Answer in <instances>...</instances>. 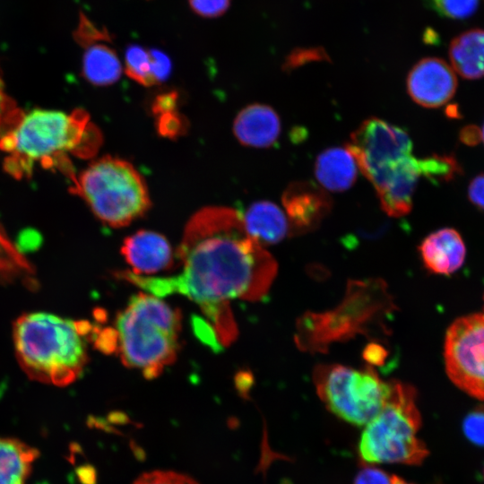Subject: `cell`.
<instances>
[{
    "label": "cell",
    "mask_w": 484,
    "mask_h": 484,
    "mask_svg": "<svg viewBox=\"0 0 484 484\" xmlns=\"http://www.w3.org/2000/svg\"><path fill=\"white\" fill-rule=\"evenodd\" d=\"M179 119L172 115V111L161 114L159 128L165 135H173L179 131Z\"/></svg>",
    "instance_id": "cell-34"
},
{
    "label": "cell",
    "mask_w": 484,
    "mask_h": 484,
    "mask_svg": "<svg viewBox=\"0 0 484 484\" xmlns=\"http://www.w3.org/2000/svg\"><path fill=\"white\" fill-rule=\"evenodd\" d=\"M451 66L462 77H484V30L471 29L456 36L450 43Z\"/></svg>",
    "instance_id": "cell-19"
},
{
    "label": "cell",
    "mask_w": 484,
    "mask_h": 484,
    "mask_svg": "<svg viewBox=\"0 0 484 484\" xmlns=\"http://www.w3.org/2000/svg\"><path fill=\"white\" fill-rule=\"evenodd\" d=\"M316 393L338 418L355 426H366L381 411L389 393L371 367L361 369L340 364H319L313 372Z\"/></svg>",
    "instance_id": "cell-8"
},
{
    "label": "cell",
    "mask_w": 484,
    "mask_h": 484,
    "mask_svg": "<svg viewBox=\"0 0 484 484\" xmlns=\"http://www.w3.org/2000/svg\"><path fill=\"white\" fill-rule=\"evenodd\" d=\"M107 420L110 424H114V425L133 424L134 426H136V427L138 426L142 427L141 424H137L134 422L126 413L121 411H114L109 412L107 416Z\"/></svg>",
    "instance_id": "cell-38"
},
{
    "label": "cell",
    "mask_w": 484,
    "mask_h": 484,
    "mask_svg": "<svg viewBox=\"0 0 484 484\" xmlns=\"http://www.w3.org/2000/svg\"><path fill=\"white\" fill-rule=\"evenodd\" d=\"M419 252L425 266L437 274H450L458 270L466 254L460 234L450 228L429 234L422 241Z\"/></svg>",
    "instance_id": "cell-16"
},
{
    "label": "cell",
    "mask_w": 484,
    "mask_h": 484,
    "mask_svg": "<svg viewBox=\"0 0 484 484\" xmlns=\"http://www.w3.org/2000/svg\"><path fill=\"white\" fill-rule=\"evenodd\" d=\"M73 38L80 45L86 48L99 40L110 42L112 39L111 34L105 27L100 29L82 12L80 13L78 27L73 32Z\"/></svg>",
    "instance_id": "cell-25"
},
{
    "label": "cell",
    "mask_w": 484,
    "mask_h": 484,
    "mask_svg": "<svg viewBox=\"0 0 484 484\" xmlns=\"http://www.w3.org/2000/svg\"><path fill=\"white\" fill-rule=\"evenodd\" d=\"M96 330L88 321L45 312L24 314L13 326L16 358L30 378L65 386L82 374L88 359V340Z\"/></svg>",
    "instance_id": "cell-2"
},
{
    "label": "cell",
    "mask_w": 484,
    "mask_h": 484,
    "mask_svg": "<svg viewBox=\"0 0 484 484\" xmlns=\"http://www.w3.org/2000/svg\"><path fill=\"white\" fill-rule=\"evenodd\" d=\"M125 63L128 77L144 86L156 84L151 70L149 50L140 45L130 44L125 52Z\"/></svg>",
    "instance_id": "cell-23"
},
{
    "label": "cell",
    "mask_w": 484,
    "mask_h": 484,
    "mask_svg": "<svg viewBox=\"0 0 484 484\" xmlns=\"http://www.w3.org/2000/svg\"><path fill=\"white\" fill-rule=\"evenodd\" d=\"M242 219L247 233L262 246L278 243L290 235L286 214L272 202L254 203Z\"/></svg>",
    "instance_id": "cell-18"
},
{
    "label": "cell",
    "mask_w": 484,
    "mask_h": 484,
    "mask_svg": "<svg viewBox=\"0 0 484 484\" xmlns=\"http://www.w3.org/2000/svg\"><path fill=\"white\" fill-rule=\"evenodd\" d=\"M342 303L333 311L306 314L298 324L296 341L304 350L323 351L333 341L365 333L377 315L393 308L385 284L379 280L349 283Z\"/></svg>",
    "instance_id": "cell-7"
},
{
    "label": "cell",
    "mask_w": 484,
    "mask_h": 484,
    "mask_svg": "<svg viewBox=\"0 0 484 484\" xmlns=\"http://www.w3.org/2000/svg\"><path fill=\"white\" fill-rule=\"evenodd\" d=\"M133 484H200L190 476L173 471H152L140 475Z\"/></svg>",
    "instance_id": "cell-26"
},
{
    "label": "cell",
    "mask_w": 484,
    "mask_h": 484,
    "mask_svg": "<svg viewBox=\"0 0 484 484\" xmlns=\"http://www.w3.org/2000/svg\"><path fill=\"white\" fill-rule=\"evenodd\" d=\"M88 424L91 427L98 428L108 433L122 435L121 432L110 425L107 419L93 417L91 419L88 420Z\"/></svg>",
    "instance_id": "cell-39"
},
{
    "label": "cell",
    "mask_w": 484,
    "mask_h": 484,
    "mask_svg": "<svg viewBox=\"0 0 484 484\" xmlns=\"http://www.w3.org/2000/svg\"><path fill=\"white\" fill-rule=\"evenodd\" d=\"M457 88L455 72L444 60L426 57L410 71L407 89L411 99L426 108H437L448 102Z\"/></svg>",
    "instance_id": "cell-12"
},
{
    "label": "cell",
    "mask_w": 484,
    "mask_h": 484,
    "mask_svg": "<svg viewBox=\"0 0 484 484\" xmlns=\"http://www.w3.org/2000/svg\"><path fill=\"white\" fill-rule=\"evenodd\" d=\"M459 138L464 144L475 146L482 141L481 130L475 125H466L461 129Z\"/></svg>",
    "instance_id": "cell-33"
},
{
    "label": "cell",
    "mask_w": 484,
    "mask_h": 484,
    "mask_svg": "<svg viewBox=\"0 0 484 484\" xmlns=\"http://www.w3.org/2000/svg\"><path fill=\"white\" fill-rule=\"evenodd\" d=\"M281 201L291 236L315 230L332 208V200L324 189L308 181L290 184Z\"/></svg>",
    "instance_id": "cell-11"
},
{
    "label": "cell",
    "mask_w": 484,
    "mask_h": 484,
    "mask_svg": "<svg viewBox=\"0 0 484 484\" xmlns=\"http://www.w3.org/2000/svg\"><path fill=\"white\" fill-rule=\"evenodd\" d=\"M433 8L442 16L450 19H466L478 9L480 0H430Z\"/></svg>",
    "instance_id": "cell-24"
},
{
    "label": "cell",
    "mask_w": 484,
    "mask_h": 484,
    "mask_svg": "<svg viewBox=\"0 0 484 484\" xmlns=\"http://www.w3.org/2000/svg\"><path fill=\"white\" fill-rule=\"evenodd\" d=\"M121 253L134 274L150 276L169 269L174 264L171 246L166 238L150 230L127 237Z\"/></svg>",
    "instance_id": "cell-13"
},
{
    "label": "cell",
    "mask_w": 484,
    "mask_h": 484,
    "mask_svg": "<svg viewBox=\"0 0 484 484\" xmlns=\"http://www.w3.org/2000/svg\"><path fill=\"white\" fill-rule=\"evenodd\" d=\"M323 56L321 53H317L315 49L314 50H306L301 51L299 50L298 53H295L294 55H291L287 62L286 66L288 68H292L297 65H302L307 60H315V59H322Z\"/></svg>",
    "instance_id": "cell-35"
},
{
    "label": "cell",
    "mask_w": 484,
    "mask_h": 484,
    "mask_svg": "<svg viewBox=\"0 0 484 484\" xmlns=\"http://www.w3.org/2000/svg\"><path fill=\"white\" fill-rule=\"evenodd\" d=\"M37 449L10 437L0 436V484H25Z\"/></svg>",
    "instance_id": "cell-20"
},
{
    "label": "cell",
    "mask_w": 484,
    "mask_h": 484,
    "mask_svg": "<svg viewBox=\"0 0 484 484\" xmlns=\"http://www.w3.org/2000/svg\"><path fill=\"white\" fill-rule=\"evenodd\" d=\"M100 141V133L82 109L69 115L35 109L22 115L14 128L0 140V149L12 153L6 160L7 170L22 176L31 169L34 161L50 164L68 151L90 157L98 150Z\"/></svg>",
    "instance_id": "cell-4"
},
{
    "label": "cell",
    "mask_w": 484,
    "mask_h": 484,
    "mask_svg": "<svg viewBox=\"0 0 484 484\" xmlns=\"http://www.w3.org/2000/svg\"><path fill=\"white\" fill-rule=\"evenodd\" d=\"M76 472L82 484H97V471L92 465H82L77 469Z\"/></svg>",
    "instance_id": "cell-37"
},
{
    "label": "cell",
    "mask_w": 484,
    "mask_h": 484,
    "mask_svg": "<svg viewBox=\"0 0 484 484\" xmlns=\"http://www.w3.org/2000/svg\"><path fill=\"white\" fill-rule=\"evenodd\" d=\"M233 132L243 145L270 147L280 135V117L267 105H249L238 114L233 124Z\"/></svg>",
    "instance_id": "cell-15"
},
{
    "label": "cell",
    "mask_w": 484,
    "mask_h": 484,
    "mask_svg": "<svg viewBox=\"0 0 484 484\" xmlns=\"http://www.w3.org/2000/svg\"><path fill=\"white\" fill-rule=\"evenodd\" d=\"M177 258L182 269L170 277L130 271L118 276L158 298L180 293L196 303L218 342L234 341L237 325L229 301L265 297L277 274L273 256L246 231L242 215L222 206H208L188 220Z\"/></svg>",
    "instance_id": "cell-1"
},
{
    "label": "cell",
    "mask_w": 484,
    "mask_h": 484,
    "mask_svg": "<svg viewBox=\"0 0 484 484\" xmlns=\"http://www.w3.org/2000/svg\"><path fill=\"white\" fill-rule=\"evenodd\" d=\"M469 200L484 211V174L475 177L468 186Z\"/></svg>",
    "instance_id": "cell-32"
},
{
    "label": "cell",
    "mask_w": 484,
    "mask_h": 484,
    "mask_svg": "<svg viewBox=\"0 0 484 484\" xmlns=\"http://www.w3.org/2000/svg\"><path fill=\"white\" fill-rule=\"evenodd\" d=\"M176 98L174 93L160 96L153 105V111L160 114L173 111L176 104Z\"/></svg>",
    "instance_id": "cell-36"
},
{
    "label": "cell",
    "mask_w": 484,
    "mask_h": 484,
    "mask_svg": "<svg viewBox=\"0 0 484 484\" xmlns=\"http://www.w3.org/2000/svg\"><path fill=\"white\" fill-rule=\"evenodd\" d=\"M445 361L454 385L484 400V314L470 315L453 323L445 336Z\"/></svg>",
    "instance_id": "cell-10"
},
{
    "label": "cell",
    "mask_w": 484,
    "mask_h": 484,
    "mask_svg": "<svg viewBox=\"0 0 484 484\" xmlns=\"http://www.w3.org/2000/svg\"><path fill=\"white\" fill-rule=\"evenodd\" d=\"M420 427L414 387L398 380L389 381V393L381 411L361 434L360 459L366 463L420 464L428 454L417 436Z\"/></svg>",
    "instance_id": "cell-5"
},
{
    "label": "cell",
    "mask_w": 484,
    "mask_h": 484,
    "mask_svg": "<svg viewBox=\"0 0 484 484\" xmlns=\"http://www.w3.org/2000/svg\"><path fill=\"white\" fill-rule=\"evenodd\" d=\"M463 431L470 441L484 446V406L467 415L463 421Z\"/></svg>",
    "instance_id": "cell-28"
},
{
    "label": "cell",
    "mask_w": 484,
    "mask_h": 484,
    "mask_svg": "<svg viewBox=\"0 0 484 484\" xmlns=\"http://www.w3.org/2000/svg\"><path fill=\"white\" fill-rule=\"evenodd\" d=\"M392 484H411L406 482L404 480L401 479L396 475H392Z\"/></svg>",
    "instance_id": "cell-41"
},
{
    "label": "cell",
    "mask_w": 484,
    "mask_h": 484,
    "mask_svg": "<svg viewBox=\"0 0 484 484\" xmlns=\"http://www.w3.org/2000/svg\"><path fill=\"white\" fill-rule=\"evenodd\" d=\"M21 117L14 103L4 94L0 82V140L14 128Z\"/></svg>",
    "instance_id": "cell-27"
},
{
    "label": "cell",
    "mask_w": 484,
    "mask_h": 484,
    "mask_svg": "<svg viewBox=\"0 0 484 484\" xmlns=\"http://www.w3.org/2000/svg\"><path fill=\"white\" fill-rule=\"evenodd\" d=\"M82 71L88 82L104 86L119 79L122 65L114 49L103 44H96L88 47L84 52Z\"/></svg>",
    "instance_id": "cell-21"
},
{
    "label": "cell",
    "mask_w": 484,
    "mask_h": 484,
    "mask_svg": "<svg viewBox=\"0 0 484 484\" xmlns=\"http://www.w3.org/2000/svg\"><path fill=\"white\" fill-rule=\"evenodd\" d=\"M358 168L355 158L346 147H333L317 156L315 173L324 189L342 192L355 183Z\"/></svg>",
    "instance_id": "cell-17"
},
{
    "label": "cell",
    "mask_w": 484,
    "mask_h": 484,
    "mask_svg": "<svg viewBox=\"0 0 484 484\" xmlns=\"http://www.w3.org/2000/svg\"><path fill=\"white\" fill-rule=\"evenodd\" d=\"M74 190L93 213L112 228L125 227L150 208L146 185L134 167L105 156L92 162L75 181Z\"/></svg>",
    "instance_id": "cell-6"
},
{
    "label": "cell",
    "mask_w": 484,
    "mask_h": 484,
    "mask_svg": "<svg viewBox=\"0 0 484 484\" xmlns=\"http://www.w3.org/2000/svg\"><path fill=\"white\" fill-rule=\"evenodd\" d=\"M419 177V159L412 155L386 174L374 186L383 211L392 217L408 214Z\"/></svg>",
    "instance_id": "cell-14"
},
{
    "label": "cell",
    "mask_w": 484,
    "mask_h": 484,
    "mask_svg": "<svg viewBox=\"0 0 484 484\" xmlns=\"http://www.w3.org/2000/svg\"><path fill=\"white\" fill-rule=\"evenodd\" d=\"M419 165L420 176L435 183L451 181L462 170L454 156L445 154H434L425 159H419Z\"/></svg>",
    "instance_id": "cell-22"
},
{
    "label": "cell",
    "mask_w": 484,
    "mask_h": 484,
    "mask_svg": "<svg viewBox=\"0 0 484 484\" xmlns=\"http://www.w3.org/2000/svg\"><path fill=\"white\" fill-rule=\"evenodd\" d=\"M481 134H482V141L484 142V125H483V128L481 130Z\"/></svg>",
    "instance_id": "cell-42"
},
{
    "label": "cell",
    "mask_w": 484,
    "mask_h": 484,
    "mask_svg": "<svg viewBox=\"0 0 484 484\" xmlns=\"http://www.w3.org/2000/svg\"><path fill=\"white\" fill-rule=\"evenodd\" d=\"M149 54L151 70L156 83L165 81L171 72V61L169 57L163 51L157 48L150 49Z\"/></svg>",
    "instance_id": "cell-30"
},
{
    "label": "cell",
    "mask_w": 484,
    "mask_h": 484,
    "mask_svg": "<svg viewBox=\"0 0 484 484\" xmlns=\"http://www.w3.org/2000/svg\"><path fill=\"white\" fill-rule=\"evenodd\" d=\"M114 352L146 379L158 377L179 350L181 315L160 298L137 293L115 319Z\"/></svg>",
    "instance_id": "cell-3"
},
{
    "label": "cell",
    "mask_w": 484,
    "mask_h": 484,
    "mask_svg": "<svg viewBox=\"0 0 484 484\" xmlns=\"http://www.w3.org/2000/svg\"><path fill=\"white\" fill-rule=\"evenodd\" d=\"M346 148L373 186L412 155L407 132L376 117L365 120L350 134Z\"/></svg>",
    "instance_id": "cell-9"
},
{
    "label": "cell",
    "mask_w": 484,
    "mask_h": 484,
    "mask_svg": "<svg viewBox=\"0 0 484 484\" xmlns=\"http://www.w3.org/2000/svg\"><path fill=\"white\" fill-rule=\"evenodd\" d=\"M188 2L191 9L204 18L220 17L230 6V0H188Z\"/></svg>",
    "instance_id": "cell-29"
},
{
    "label": "cell",
    "mask_w": 484,
    "mask_h": 484,
    "mask_svg": "<svg viewBox=\"0 0 484 484\" xmlns=\"http://www.w3.org/2000/svg\"><path fill=\"white\" fill-rule=\"evenodd\" d=\"M447 114L449 115V117H459L458 108L455 106H450L447 108Z\"/></svg>",
    "instance_id": "cell-40"
},
{
    "label": "cell",
    "mask_w": 484,
    "mask_h": 484,
    "mask_svg": "<svg viewBox=\"0 0 484 484\" xmlns=\"http://www.w3.org/2000/svg\"><path fill=\"white\" fill-rule=\"evenodd\" d=\"M353 484H392V475L379 468L365 465L356 475Z\"/></svg>",
    "instance_id": "cell-31"
}]
</instances>
